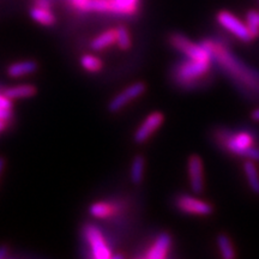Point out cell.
I'll return each mask as SVG.
<instances>
[{"label": "cell", "mask_w": 259, "mask_h": 259, "mask_svg": "<svg viewBox=\"0 0 259 259\" xmlns=\"http://www.w3.org/2000/svg\"><path fill=\"white\" fill-rule=\"evenodd\" d=\"M251 118L253 119L254 121H259V108L254 109V111L251 113Z\"/></svg>", "instance_id": "28"}, {"label": "cell", "mask_w": 259, "mask_h": 259, "mask_svg": "<svg viewBox=\"0 0 259 259\" xmlns=\"http://www.w3.org/2000/svg\"><path fill=\"white\" fill-rule=\"evenodd\" d=\"M84 236L88 241L92 250V254L96 259H109L112 258V252L108 244L103 238V234L95 225H87L84 227Z\"/></svg>", "instance_id": "5"}, {"label": "cell", "mask_w": 259, "mask_h": 259, "mask_svg": "<svg viewBox=\"0 0 259 259\" xmlns=\"http://www.w3.org/2000/svg\"><path fill=\"white\" fill-rule=\"evenodd\" d=\"M220 144L229 153L247 157L248 160L259 161V148L254 147V138L250 132H227L221 131L218 135Z\"/></svg>", "instance_id": "2"}, {"label": "cell", "mask_w": 259, "mask_h": 259, "mask_svg": "<svg viewBox=\"0 0 259 259\" xmlns=\"http://www.w3.org/2000/svg\"><path fill=\"white\" fill-rule=\"evenodd\" d=\"M92 0H69L71 8L78 12H89V6Z\"/></svg>", "instance_id": "24"}, {"label": "cell", "mask_w": 259, "mask_h": 259, "mask_svg": "<svg viewBox=\"0 0 259 259\" xmlns=\"http://www.w3.org/2000/svg\"><path fill=\"white\" fill-rule=\"evenodd\" d=\"M244 173L252 192L259 194V171L254 161L247 160L244 163Z\"/></svg>", "instance_id": "17"}, {"label": "cell", "mask_w": 259, "mask_h": 259, "mask_svg": "<svg viewBox=\"0 0 259 259\" xmlns=\"http://www.w3.org/2000/svg\"><path fill=\"white\" fill-rule=\"evenodd\" d=\"M190 187L194 193H200L204 190V169L203 161L198 155H191L187 162Z\"/></svg>", "instance_id": "10"}, {"label": "cell", "mask_w": 259, "mask_h": 259, "mask_svg": "<svg viewBox=\"0 0 259 259\" xmlns=\"http://www.w3.org/2000/svg\"><path fill=\"white\" fill-rule=\"evenodd\" d=\"M218 23L221 25L222 28H225L227 31L232 32L235 37H238L239 40L242 42H250L253 40L250 30H248L247 25L244 22L240 21L236 16H234L228 11H220L218 16Z\"/></svg>", "instance_id": "6"}, {"label": "cell", "mask_w": 259, "mask_h": 259, "mask_svg": "<svg viewBox=\"0 0 259 259\" xmlns=\"http://www.w3.org/2000/svg\"><path fill=\"white\" fill-rule=\"evenodd\" d=\"M116 44V29H108L90 42L93 51H102Z\"/></svg>", "instance_id": "15"}, {"label": "cell", "mask_w": 259, "mask_h": 259, "mask_svg": "<svg viewBox=\"0 0 259 259\" xmlns=\"http://www.w3.org/2000/svg\"><path fill=\"white\" fill-rule=\"evenodd\" d=\"M176 206L180 211L196 216H208L212 213V206L205 200L196 197L181 194L176 198Z\"/></svg>", "instance_id": "7"}, {"label": "cell", "mask_w": 259, "mask_h": 259, "mask_svg": "<svg viewBox=\"0 0 259 259\" xmlns=\"http://www.w3.org/2000/svg\"><path fill=\"white\" fill-rule=\"evenodd\" d=\"M112 14L118 16H134L137 14L141 0H111Z\"/></svg>", "instance_id": "12"}, {"label": "cell", "mask_w": 259, "mask_h": 259, "mask_svg": "<svg viewBox=\"0 0 259 259\" xmlns=\"http://www.w3.org/2000/svg\"><path fill=\"white\" fill-rule=\"evenodd\" d=\"M164 121V115L161 112H154L150 113L147 116V119L142 122V125L137 128V131L135 132L134 141L136 143L142 144L145 141H148L149 138L153 136V134L157 131L161 127V125Z\"/></svg>", "instance_id": "9"}, {"label": "cell", "mask_w": 259, "mask_h": 259, "mask_svg": "<svg viewBox=\"0 0 259 259\" xmlns=\"http://www.w3.org/2000/svg\"><path fill=\"white\" fill-rule=\"evenodd\" d=\"M170 45L176 50H178L184 54L189 59L194 60H205L211 61L212 57L210 51L204 46V44H194V42L190 41L185 35L183 34H173L169 37Z\"/></svg>", "instance_id": "4"}, {"label": "cell", "mask_w": 259, "mask_h": 259, "mask_svg": "<svg viewBox=\"0 0 259 259\" xmlns=\"http://www.w3.org/2000/svg\"><path fill=\"white\" fill-rule=\"evenodd\" d=\"M8 126H9V121L2 120V119H0V132L5 131V130H6V127H8Z\"/></svg>", "instance_id": "29"}, {"label": "cell", "mask_w": 259, "mask_h": 259, "mask_svg": "<svg viewBox=\"0 0 259 259\" xmlns=\"http://www.w3.org/2000/svg\"><path fill=\"white\" fill-rule=\"evenodd\" d=\"M116 45H118V47L122 51L128 50V48H131L132 46L131 35H130L127 29L122 27V25L116 28Z\"/></svg>", "instance_id": "22"}, {"label": "cell", "mask_w": 259, "mask_h": 259, "mask_svg": "<svg viewBox=\"0 0 259 259\" xmlns=\"http://www.w3.org/2000/svg\"><path fill=\"white\" fill-rule=\"evenodd\" d=\"M203 44L210 51L212 59L218 61L233 79L252 92H259V74L255 71L248 69L244 63L236 59V57L218 42L205 40Z\"/></svg>", "instance_id": "1"}, {"label": "cell", "mask_w": 259, "mask_h": 259, "mask_svg": "<svg viewBox=\"0 0 259 259\" xmlns=\"http://www.w3.org/2000/svg\"><path fill=\"white\" fill-rule=\"evenodd\" d=\"M145 84L143 82H137L135 84L127 87L125 90H122L121 93H119L111 102L108 103V111L111 113H116L121 111L125 106H127L130 102H132L134 100L138 99L142 94L145 93Z\"/></svg>", "instance_id": "8"}, {"label": "cell", "mask_w": 259, "mask_h": 259, "mask_svg": "<svg viewBox=\"0 0 259 259\" xmlns=\"http://www.w3.org/2000/svg\"><path fill=\"white\" fill-rule=\"evenodd\" d=\"M30 16L36 23L45 25V27H52L57 22L56 15L53 14L52 9L40 8V6L34 5L30 10Z\"/></svg>", "instance_id": "14"}, {"label": "cell", "mask_w": 259, "mask_h": 259, "mask_svg": "<svg viewBox=\"0 0 259 259\" xmlns=\"http://www.w3.org/2000/svg\"><path fill=\"white\" fill-rule=\"evenodd\" d=\"M216 244H218V248L220 253L225 259H234L235 258V250L233 246L231 239L226 234H220L216 239Z\"/></svg>", "instance_id": "19"}, {"label": "cell", "mask_w": 259, "mask_h": 259, "mask_svg": "<svg viewBox=\"0 0 259 259\" xmlns=\"http://www.w3.org/2000/svg\"><path fill=\"white\" fill-rule=\"evenodd\" d=\"M246 25L250 30L252 37H257L259 35V12L250 11L246 15Z\"/></svg>", "instance_id": "23"}, {"label": "cell", "mask_w": 259, "mask_h": 259, "mask_svg": "<svg viewBox=\"0 0 259 259\" xmlns=\"http://www.w3.org/2000/svg\"><path fill=\"white\" fill-rule=\"evenodd\" d=\"M144 167H145V158L142 155H137L135 156L134 161H132L131 166V180L136 185H139L143 180L144 176Z\"/></svg>", "instance_id": "20"}, {"label": "cell", "mask_w": 259, "mask_h": 259, "mask_svg": "<svg viewBox=\"0 0 259 259\" xmlns=\"http://www.w3.org/2000/svg\"><path fill=\"white\" fill-rule=\"evenodd\" d=\"M36 93L37 90L32 84H21V85H16L4 90L5 95L11 100L29 99V97L36 95Z\"/></svg>", "instance_id": "16"}, {"label": "cell", "mask_w": 259, "mask_h": 259, "mask_svg": "<svg viewBox=\"0 0 259 259\" xmlns=\"http://www.w3.org/2000/svg\"><path fill=\"white\" fill-rule=\"evenodd\" d=\"M171 246V238L168 233H161L155 239L154 244L149 248L148 253L145 257L148 259H162L167 255L170 250Z\"/></svg>", "instance_id": "11"}, {"label": "cell", "mask_w": 259, "mask_h": 259, "mask_svg": "<svg viewBox=\"0 0 259 259\" xmlns=\"http://www.w3.org/2000/svg\"><path fill=\"white\" fill-rule=\"evenodd\" d=\"M5 164H6V162L4 158L0 157V176H2L3 171H4V169H5Z\"/></svg>", "instance_id": "30"}, {"label": "cell", "mask_w": 259, "mask_h": 259, "mask_svg": "<svg viewBox=\"0 0 259 259\" xmlns=\"http://www.w3.org/2000/svg\"><path fill=\"white\" fill-rule=\"evenodd\" d=\"M37 63L34 60H24V61H18L10 65L8 67V74L10 77H14V78H19V77L28 76V74H32L37 71Z\"/></svg>", "instance_id": "13"}, {"label": "cell", "mask_w": 259, "mask_h": 259, "mask_svg": "<svg viewBox=\"0 0 259 259\" xmlns=\"http://www.w3.org/2000/svg\"><path fill=\"white\" fill-rule=\"evenodd\" d=\"M14 100H11L4 94V92L0 93V109H12L14 106Z\"/></svg>", "instance_id": "25"}, {"label": "cell", "mask_w": 259, "mask_h": 259, "mask_svg": "<svg viewBox=\"0 0 259 259\" xmlns=\"http://www.w3.org/2000/svg\"><path fill=\"white\" fill-rule=\"evenodd\" d=\"M115 212H116L115 206H113L111 203H106V202L94 203L89 208V213L95 219H108L114 215Z\"/></svg>", "instance_id": "18"}, {"label": "cell", "mask_w": 259, "mask_h": 259, "mask_svg": "<svg viewBox=\"0 0 259 259\" xmlns=\"http://www.w3.org/2000/svg\"><path fill=\"white\" fill-rule=\"evenodd\" d=\"M9 253V248L6 246H0V259H4Z\"/></svg>", "instance_id": "27"}, {"label": "cell", "mask_w": 259, "mask_h": 259, "mask_svg": "<svg viewBox=\"0 0 259 259\" xmlns=\"http://www.w3.org/2000/svg\"><path fill=\"white\" fill-rule=\"evenodd\" d=\"M80 65L85 71L90 73H96L102 70V61L95 56H90V54H84L80 58Z\"/></svg>", "instance_id": "21"}, {"label": "cell", "mask_w": 259, "mask_h": 259, "mask_svg": "<svg viewBox=\"0 0 259 259\" xmlns=\"http://www.w3.org/2000/svg\"><path fill=\"white\" fill-rule=\"evenodd\" d=\"M211 61L189 59L183 61L174 70V79L183 87H190L209 73Z\"/></svg>", "instance_id": "3"}, {"label": "cell", "mask_w": 259, "mask_h": 259, "mask_svg": "<svg viewBox=\"0 0 259 259\" xmlns=\"http://www.w3.org/2000/svg\"><path fill=\"white\" fill-rule=\"evenodd\" d=\"M35 6L52 9V0H35Z\"/></svg>", "instance_id": "26"}]
</instances>
